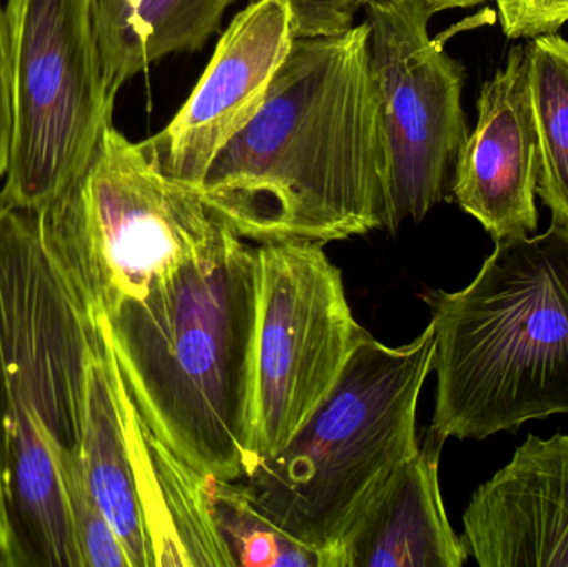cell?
Segmentation results:
<instances>
[{"mask_svg":"<svg viewBox=\"0 0 568 567\" xmlns=\"http://www.w3.org/2000/svg\"><path fill=\"white\" fill-rule=\"evenodd\" d=\"M484 2H487V0H426L434 16L437 12H443V10L469 9V7L480 6Z\"/></svg>","mask_w":568,"mask_h":567,"instance_id":"603a6c76","label":"cell"},{"mask_svg":"<svg viewBox=\"0 0 568 567\" xmlns=\"http://www.w3.org/2000/svg\"><path fill=\"white\" fill-rule=\"evenodd\" d=\"M256 260L248 476L291 442L367 335L351 312L341 270L323 245L262 243Z\"/></svg>","mask_w":568,"mask_h":567,"instance_id":"ba28073f","label":"cell"},{"mask_svg":"<svg viewBox=\"0 0 568 567\" xmlns=\"http://www.w3.org/2000/svg\"><path fill=\"white\" fill-rule=\"evenodd\" d=\"M384 179L364 20L341 36L296 37L255 119L193 190L240 239L324 245L386 226Z\"/></svg>","mask_w":568,"mask_h":567,"instance_id":"6da1fadb","label":"cell"},{"mask_svg":"<svg viewBox=\"0 0 568 567\" xmlns=\"http://www.w3.org/2000/svg\"><path fill=\"white\" fill-rule=\"evenodd\" d=\"M469 555L483 567H568V436L530 435L464 513Z\"/></svg>","mask_w":568,"mask_h":567,"instance_id":"7c38bea8","label":"cell"},{"mask_svg":"<svg viewBox=\"0 0 568 567\" xmlns=\"http://www.w3.org/2000/svg\"><path fill=\"white\" fill-rule=\"evenodd\" d=\"M433 325L407 345L367 333L291 442L243 479L263 513L331 553L417 446V403L433 372Z\"/></svg>","mask_w":568,"mask_h":567,"instance_id":"5b68a950","label":"cell"},{"mask_svg":"<svg viewBox=\"0 0 568 567\" xmlns=\"http://www.w3.org/2000/svg\"><path fill=\"white\" fill-rule=\"evenodd\" d=\"M82 462L90 489L119 535L130 566L155 567L126 433L122 379L103 330L87 366Z\"/></svg>","mask_w":568,"mask_h":567,"instance_id":"9a60e30c","label":"cell"},{"mask_svg":"<svg viewBox=\"0 0 568 567\" xmlns=\"http://www.w3.org/2000/svg\"><path fill=\"white\" fill-rule=\"evenodd\" d=\"M366 13L386 146V229L394 233L446 199L469 135L466 69L429 36L426 0H373Z\"/></svg>","mask_w":568,"mask_h":567,"instance_id":"9c48e42d","label":"cell"},{"mask_svg":"<svg viewBox=\"0 0 568 567\" xmlns=\"http://www.w3.org/2000/svg\"><path fill=\"white\" fill-rule=\"evenodd\" d=\"M209 496L235 567H336L331 553L304 545L266 516L245 483L210 476Z\"/></svg>","mask_w":568,"mask_h":567,"instance_id":"ac0fdd59","label":"cell"},{"mask_svg":"<svg viewBox=\"0 0 568 567\" xmlns=\"http://www.w3.org/2000/svg\"><path fill=\"white\" fill-rule=\"evenodd\" d=\"M233 0H89L103 79L119 90L156 60L195 52Z\"/></svg>","mask_w":568,"mask_h":567,"instance_id":"2e32d148","label":"cell"},{"mask_svg":"<svg viewBox=\"0 0 568 567\" xmlns=\"http://www.w3.org/2000/svg\"><path fill=\"white\" fill-rule=\"evenodd\" d=\"M258 260L230 226L140 298L100 318L130 398L202 475L250 473Z\"/></svg>","mask_w":568,"mask_h":567,"instance_id":"3957f363","label":"cell"},{"mask_svg":"<svg viewBox=\"0 0 568 567\" xmlns=\"http://www.w3.org/2000/svg\"><path fill=\"white\" fill-rule=\"evenodd\" d=\"M530 102L539 142L537 195L568 225V39L542 33L526 45Z\"/></svg>","mask_w":568,"mask_h":567,"instance_id":"e0dca14e","label":"cell"},{"mask_svg":"<svg viewBox=\"0 0 568 567\" xmlns=\"http://www.w3.org/2000/svg\"><path fill=\"white\" fill-rule=\"evenodd\" d=\"M10 142L0 195L39 213L82 172L115 93L103 79L89 0H7Z\"/></svg>","mask_w":568,"mask_h":567,"instance_id":"52a82bcc","label":"cell"},{"mask_svg":"<svg viewBox=\"0 0 568 567\" xmlns=\"http://www.w3.org/2000/svg\"><path fill=\"white\" fill-rule=\"evenodd\" d=\"M294 36L287 0H255L239 13L190 99L143 149L170 179L195 189L216 153L262 109Z\"/></svg>","mask_w":568,"mask_h":567,"instance_id":"30bf717a","label":"cell"},{"mask_svg":"<svg viewBox=\"0 0 568 567\" xmlns=\"http://www.w3.org/2000/svg\"><path fill=\"white\" fill-rule=\"evenodd\" d=\"M57 472L82 567H132L119 535L90 489L82 449L62 456Z\"/></svg>","mask_w":568,"mask_h":567,"instance_id":"d6986e66","label":"cell"},{"mask_svg":"<svg viewBox=\"0 0 568 567\" xmlns=\"http://www.w3.org/2000/svg\"><path fill=\"white\" fill-rule=\"evenodd\" d=\"M476 129L467 135L454 166V200L493 239L537 232L539 142L530 102L526 45L480 87Z\"/></svg>","mask_w":568,"mask_h":567,"instance_id":"8fae6325","label":"cell"},{"mask_svg":"<svg viewBox=\"0 0 568 567\" xmlns=\"http://www.w3.org/2000/svg\"><path fill=\"white\" fill-rule=\"evenodd\" d=\"M10 97L9 70H7L6 20L0 6V179L6 176L9 162Z\"/></svg>","mask_w":568,"mask_h":567,"instance_id":"7402d4cb","label":"cell"},{"mask_svg":"<svg viewBox=\"0 0 568 567\" xmlns=\"http://www.w3.org/2000/svg\"><path fill=\"white\" fill-rule=\"evenodd\" d=\"M500 29L510 40L559 32L568 22V0H496Z\"/></svg>","mask_w":568,"mask_h":567,"instance_id":"ffe728a7","label":"cell"},{"mask_svg":"<svg viewBox=\"0 0 568 567\" xmlns=\"http://www.w3.org/2000/svg\"><path fill=\"white\" fill-rule=\"evenodd\" d=\"M36 215L53 262L97 320L146 295L226 226L113 123L82 172Z\"/></svg>","mask_w":568,"mask_h":567,"instance_id":"8992f818","label":"cell"},{"mask_svg":"<svg viewBox=\"0 0 568 567\" xmlns=\"http://www.w3.org/2000/svg\"><path fill=\"white\" fill-rule=\"evenodd\" d=\"M116 363V362H115ZM126 433L155 567H235L212 515L209 478L143 419L122 375Z\"/></svg>","mask_w":568,"mask_h":567,"instance_id":"5bb4252c","label":"cell"},{"mask_svg":"<svg viewBox=\"0 0 568 567\" xmlns=\"http://www.w3.org/2000/svg\"><path fill=\"white\" fill-rule=\"evenodd\" d=\"M10 206L12 205H10V203L0 195V216H2V213L6 212L7 209H10Z\"/></svg>","mask_w":568,"mask_h":567,"instance_id":"cb8c5ba5","label":"cell"},{"mask_svg":"<svg viewBox=\"0 0 568 567\" xmlns=\"http://www.w3.org/2000/svg\"><path fill=\"white\" fill-rule=\"evenodd\" d=\"M99 320L63 279L37 215L0 216V566L82 567L57 462L82 449Z\"/></svg>","mask_w":568,"mask_h":567,"instance_id":"7a4b0ae2","label":"cell"},{"mask_svg":"<svg viewBox=\"0 0 568 567\" xmlns=\"http://www.w3.org/2000/svg\"><path fill=\"white\" fill-rule=\"evenodd\" d=\"M255 2V0H250ZM297 39L333 37L347 32L354 17L373 0H287Z\"/></svg>","mask_w":568,"mask_h":567,"instance_id":"44dd1931","label":"cell"},{"mask_svg":"<svg viewBox=\"0 0 568 567\" xmlns=\"http://www.w3.org/2000/svg\"><path fill=\"white\" fill-rule=\"evenodd\" d=\"M436 408L447 442L568 415V225L497 240L460 292L429 290Z\"/></svg>","mask_w":568,"mask_h":567,"instance_id":"277c9868","label":"cell"},{"mask_svg":"<svg viewBox=\"0 0 568 567\" xmlns=\"http://www.w3.org/2000/svg\"><path fill=\"white\" fill-rule=\"evenodd\" d=\"M443 439L433 432L400 463L337 545V567H460L469 559L439 486Z\"/></svg>","mask_w":568,"mask_h":567,"instance_id":"4fadbf2b","label":"cell"}]
</instances>
